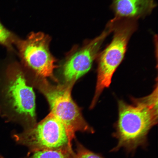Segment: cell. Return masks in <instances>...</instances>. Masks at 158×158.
Instances as JSON below:
<instances>
[{
  "mask_svg": "<svg viewBox=\"0 0 158 158\" xmlns=\"http://www.w3.org/2000/svg\"><path fill=\"white\" fill-rule=\"evenodd\" d=\"M0 80V111L9 121L27 129L37 123L35 96L24 69L16 61L6 66Z\"/></svg>",
  "mask_w": 158,
  "mask_h": 158,
  "instance_id": "cell-1",
  "label": "cell"
},
{
  "mask_svg": "<svg viewBox=\"0 0 158 158\" xmlns=\"http://www.w3.org/2000/svg\"><path fill=\"white\" fill-rule=\"evenodd\" d=\"M29 84L37 89L49 104L50 112L64 124L70 141L77 131L93 133L94 130L85 120L81 109L73 99V87L60 84L53 85L46 78L24 70Z\"/></svg>",
  "mask_w": 158,
  "mask_h": 158,
  "instance_id": "cell-2",
  "label": "cell"
},
{
  "mask_svg": "<svg viewBox=\"0 0 158 158\" xmlns=\"http://www.w3.org/2000/svg\"><path fill=\"white\" fill-rule=\"evenodd\" d=\"M128 104L118 102V116L113 135L117 145L111 150L116 152L123 148L128 153L134 152L139 147L147 146L150 130L157 123L158 114L141 104Z\"/></svg>",
  "mask_w": 158,
  "mask_h": 158,
  "instance_id": "cell-3",
  "label": "cell"
},
{
  "mask_svg": "<svg viewBox=\"0 0 158 158\" xmlns=\"http://www.w3.org/2000/svg\"><path fill=\"white\" fill-rule=\"evenodd\" d=\"M138 20L118 18L110 20L114 33L112 40L98 54L97 79L90 108H93L104 89L108 87L116 69L123 61L132 35L137 30Z\"/></svg>",
  "mask_w": 158,
  "mask_h": 158,
  "instance_id": "cell-4",
  "label": "cell"
},
{
  "mask_svg": "<svg viewBox=\"0 0 158 158\" xmlns=\"http://www.w3.org/2000/svg\"><path fill=\"white\" fill-rule=\"evenodd\" d=\"M112 31L111 24L109 21L98 36L84 41L82 46L73 47L59 66V83L73 87L77 81L91 69L104 41Z\"/></svg>",
  "mask_w": 158,
  "mask_h": 158,
  "instance_id": "cell-5",
  "label": "cell"
},
{
  "mask_svg": "<svg viewBox=\"0 0 158 158\" xmlns=\"http://www.w3.org/2000/svg\"><path fill=\"white\" fill-rule=\"evenodd\" d=\"M50 41V37L44 33H32L23 40L17 39L15 45L23 68L36 76L50 78L59 84L54 73L58 68L56 59L49 50Z\"/></svg>",
  "mask_w": 158,
  "mask_h": 158,
  "instance_id": "cell-6",
  "label": "cell"
},
{
  "mask_svg": "<svg viewBox=\"0 0 158 158\" xmlns=\"http://www.w3.org/2000/svg\"><path fill=\"white\" fill-rule=\"evenodd\" d=\"M16 141L35 150H72V142L64 124L49 113L33 127L15 134Z\"/></svg>",
  "mask_w": 158,
  "mask_h": 158,
  "instance_id": "cell-7",
  "label": "cell"
},
{
  "mask_svg": "<svg viewBox=\"0 0 158 158\" xmlns=\"http://www.w3.org/2000/svg\"><path fill=\"white\" fill-rule=\"evenodd\" d=\"M156 6L154 0H112L110 7L115 17L138 20L151 14Z\"/></svg>",
  "mask_w": 158,
  "mask_h": 158,
  "instance_id": "cell-8",
  "label": "cell"
},
{
  "mask_svg": "<svg viewBox=\"0 0 158 158\" xmlns=\"http://www.w3.org/2000/svg\"><path fill=\"white\" fill-rule=\"evenodd\" d=\"M74 155L69 149L43 150L35 151L30 158H73Z\"/></svg>",
  "mask_w": 158,
  "mask_h": 158,
  "instance_id": "cell-9",
  "label": "cell"
},
{
  "mask_svg": "<svg viewBox=\"0 0 158 158\" xmlns=\"http://www.w3.org/2000/svg\"><path fill=\"white\" fill-rule=\"evenodd\" d=\"M17 39L14 33L3 25L0 21V45L9 51L13 50V45Z\"/></svg>",
  "mask_w": 158,
  "mask_h": 158,
  "instance_id": "cell-10",
  "label": "cell"
},
{
  "mask_svg": "<svg viewBox=\"0 0 158 158\" xmlns=\"http://www.w3.org/2000/svg\"><path fill=\"white\" fill-rule=\"evenodd\" d=\"M157 85L152 94L147 96L139 99H134V102L141 104L158 114Z\"/></svg>",
  "mask_w": 158,
  "mask_h": 158,
  "instance_id": "cell-11",
  "label": "cell"
},
{
  "mask_svg": "<svg viewBox=\"0 0 158 158\" xmlns=\"http://www.w3.org/2000/svg\"><path fill=\"white\" fill-rule=\"evenodd\" d=\"M73 158H102L100 156L78 144L77 153Z\"/></svg>",
  "mask_w": 158,
  "mask_h": 158,
  "instance_id": "cell-12",
  "label": "cell"
},
{
  "mask_svg": "<svg viewBox=\"0 0 158 158\" xmlns=\"http://www.w3.org/2000/svg\"><path fill=\"white\" fill-rule=\"evenodd\" d=\"M0 158H3L1 156L0 157Z\"/></svg>",
  "mask_w": 158,
  "mask_h": 158,
  "instance_id": "cell-13",
  "label": "cell"
}]
</instances>
